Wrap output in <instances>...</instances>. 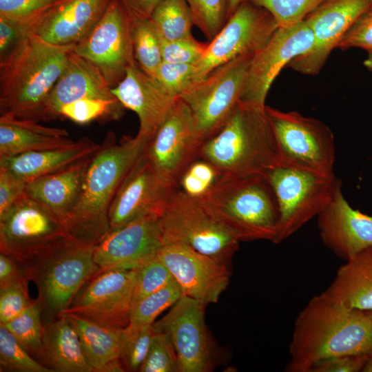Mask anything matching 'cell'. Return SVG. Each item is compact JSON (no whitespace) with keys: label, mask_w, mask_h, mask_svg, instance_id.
I'll list each match as a JSON object with an SVG mask.
<instances>
[{"label":"cell","mask_w":372,"mask_h":372,"mask_svg":"<svg viewBox=\"0 0 372 372\" xmlns=\"http://www.w3.org/2000/svg\"><path fill=\"white\" fill-rule=\"evenodd\" d=\"M65 315L75 327L94 372L125 371L120 359L124 329L103 326L75 314Z\"/></svg>","instance_id":"obj_29"},{"label":"cell","mask_w":372,"mask_h":372,"mask_svg":"<svg viewBox=\"0 0 372 372\" xmlns=\"http://www.w3.org/2000/svg\"><path fill=\"white\" fill-rule=\"evenodd\" d=\"M177 188L159 176L144 151L114 198L108 215L110 231L146 216L159 214Z\"/></svg>","instance_id":"obj_19"},{"label":"cell","mask_w":372,"mask_h":372,"mask_svg":"<svg viewBox=\"0 0 372 372\" xmlns=\"http://www.w3.org/2000/svg\"><path fill=\"white\" fill-rule=\"evenodd\" d=\"M1 369L21 372H51L52 369L34 360L28 351L3 326H0Z\"/></svg>","instance_id":"obj_38"},{"label":"cell","mask_w":372,"mask_h":372,"mask_svg":"<svg viewBox=\"0 0 372 372\" xmlns=\"http://www.w3.org/2000/svg\"><path fill=\"white\" fill-rule=\"evenodd\" d=\"M135 270L132 305L175 280L158 254Z\"/></svg>","instance_id":"obj_41"},{"label":"cell","mask_w":372,"mask_h":372,"mask_svg":"<svg viewBox=\"0 0 372 372\" xmlns=\"http://www.w3.org/2000/svg\"><path fill=\"white\" fill-rule=\"evenodd\" d=\"M116 98L100 70L72 51L65 70L48 97L45 121L60 118L61 109L66 104L83 99Z\"/></svg>","instance_id":"obj_25"},{"label":"cell","mask_w":372,"mask_h":372,"mask_svg":"<svg viewBox=\"0 0 372 372\" xmlns=\"http://www.w3.org/2000/svg\"><path fill=\"white\" fill-rule=\"evenodd\" d=\"M249 1L266 9L272 15L278 28H287L303 21L324 0Z\"/></svg>","instance_id":"obj_42"},{"label":"cell","mask_w":372,"mask_h":372,"mask_svg":"<svg viewBox=\"0 0 372 372\" xmlns=\"http://www.w3.org/2000/svg\"><path fill=\"white\" fill-rule=\"evenodd\" d=\"M139 371L180 372L176 351L165 333L155 331L149 349Z\"/></svg>","instance_id":"obj_43"},{"label":"cell","mask_w":372,"mask_h":372,"mask_svg":"<svg viewBox=\"0 0 372 372\" xmlns=\"http://www.w3.org/2000/svg\"><path fill=\"white\" fill-rule=\"evenodd\" d=\"M198 199L214 220L239 242L266 240L276 243L279 207L266 175H222Z\"/></svg>","instance_id":"obj_5"},{"label":"cell","mask_w":372,"mask_h":372,"mask_svg":"<svg viewBox=\"0 0 372 372\" xmlns=\"http://www.w3.org/2000/svg\"><path fill=\"white\" fill-rule=\"evenodd\" d=\"M42 305L39 299L20 315L3 325L29 352L43 355L44 328L41 324Z\"/></svg>","instance_id":"obj_35"},{"label":"cell","mask_w":372,"mask_h":372,"mask_svg":"<svg viewBox=\"0 0 372 372\" xmlns=\"http://www.w3.org/2000/svg\"><path fill=\"white\" fill-rule=\"evenodd\" d=\"M125 108L134 112L139 121L137 136L147 143L164 122L179 97L169 94L134 61L123 79L112 88Z\"/></svg>","instance_id":"obj_22"},{"label":"cell","mask_w":372,"mask_h":372,"mask_svg":"<svg viewBox=\"0 0 372 372\" xmlns=\"http://www.w3.org/2000/svg\"><path fill=\"white\" fill-rule=\"evenodd\" d=\"M338 48H359L372 52V9L364 13L347 31Z\"/></svg>","instance_id":"obj_48"},{"label":"cell","mask_w":372,"mask_h":372,"mask_svg":"<svg viewBox=\"0 0 372 372\" xmlns=\"http://www.w3.org/2000/svg\"><path fill=\"white\" fill-rule=\"evenodd\" d=\"M282 164L320 172H333L334 136L322 121L298 112L266 106Z\"/></svg>","instance_id":"obj_11"},{"label":"cell","mask_w":372,"mask_h":372,"mask_svg":"<svg viewBox=\"0 0 372 372\" xmlns=\"http://www.w3.org/2000/svg\"><path fill=\"white\" fill-rule=\"evenodd\" d=\"M76 45H55L29 32L0 59V112L45 121V104Z\"/></svg>","instance_id":"obj_3"},{"label":"cell","mask_w":372,"mask_h":372,"mask_svg":"<svg viewBox=\"0 0 372 372\" xmlns=\"http://www.w3.org/2000/svg\"><path fill=\"white\" fill-rule=\"evenodd\" d=\"M194 71V64L163 61L154 79L169 94L179 97L193 83Z\"/></svg>","instance_id":"obj_46"},{"label":"cell","mask_w":372,"mask_h":372,"mask_svg":"<svg viewBox=\"0 0 372 372\" xmlns=\"http://www.w3.org/2000/svg\"><path fill=\"white\" fill-rule=\"evenodd\" d=\"M245 0H227V17L236 11L238 7Z\"/></svg>","instance_id":"obj_54"},{"label":"cell","mask_w":372,"mask_h":372,"mask_svg":"<svg viewBox=\"0 0 372 372\" xmlns=\"http://www.w3.org/2000/svg\"><path fill=\"white\" fill-rule=\"evenodd\" d=\"M147 142L136 136L117 141L109 131L91 156L78 200L64 221L73 241L95 246L109 232V210L123 180Z\"/></svg>","instance_id":"obj_2"},{"label":"cell","mask_w":372,"mask_h":372,"mask_svg":"<svg viewBox=\"0 0 372 372\" xmlns=\"http://www.w3.org/2000/svg\"><path fill=\"white\" fill-rule=\"evenodd\" d=\"M222 174L210 162L199 157L181 175L178 188L193 198L203 197L216 183Z\"/></svg>","instance_id":"obj_40"},{"label":"cell","mask_w":372,"mask_h":372,"mask_svg":"<svg viewBox=\"0 0 372 372\" xmlns=\"http://www.w3.org/2000/svg\"><path fill=\"white\" fill-rule=\"evenodd\" d=\"M316 218L322 242L339 258L347 261L372 246V216L353 209L342 189Z\"/></svg>","instance_id":"obj_23"},{"label":"cell","mask_w":372,"mask_h":372,"mask_svg":"<svg viewBox=\"0 0 372 372\" xmlns=\"http://www.w3.org/2000/svg\"><path fill=\"white\" fill-rule=\"evenodd\" d=\"M372 323L366 311L338 303L323 293L297 316L289 345V372H309L324 360L370 353Z\"/></svg>","instance_id":"obj_1"},{"label":"cell","mask_w":372,"mask_h":372,"mask_svg":"<svg viewBox=\"0 0 372 372\" xmlns=\"http://www.w3.org/2000/svg\"><path fill=\"white\" fill-rule=\"evenodd\" d=\"M371 8V0H324L304 20L313 33L312 49L287 67L303 74H318L347 31Z\"/></svg>","instance_id":"obj_17"},{"label":"cell","mask_w":372,"mask_h":372,"mask_svg":"<svg viewBox=\"0 0 372 372\" xmlns=\"http://www.w3.org/2000/svg\"><path fill=\"white\" fill-rule=\"evenodd\" d=\"M366 313L369 316V318H370V320L371 321V323H372V310L366 311Z\"/></svg>","instance_id":"obj_57"},{"label":"cell","mask_w":372,"mask_h":372,"mask_svg":"<svg viewBox=\"0 0 372 372\" xmlns=\"http://www.w3.org/2000/svg\"><path fill=\"white\" fill-rule=\"evenodd\" d=\"M160 37L172 41L192 37V14L186 0H162L150 17Z\"/></svg>","instance_id":"obj_32"},{"label":"cell","mask_w":372,"mask_h":372,"mask_svg":"<svg viewBox=\"0 0 372 372\" xmlns=\"http://www.w3.org/2000/svg\"><path fill=\"white\" fill-rule=\"evenodd\" d=\"M163 238L159 214L110 231L94 249L99 271L136 269L158 255Z\"/></svg>","instance_id":"obj_21"},{"label":"cell","mask_w":372,"mask_h":372,"mask_svg":"<svg viewBox=\"0 0 372 372\" xmlns=\"http://www.w3.org/2000/svg\"><path fill=\"white\" fill-rule=\"evenodd\" d=\"M369 356V353L335 356L319 362L309 372H362Z\"/></svg>","instance_id":"obj_49"},{"label":"cell","mask_w":372,"mask_h":372,"mask_svg":"<svg viewBox=\"0 0 372 372\" xmlns=\"http://www.w3.org/2000/svg\"><path fill=\"white\" fill-rule=\"evenodd\" d=\"M67 0H0V17L32 25L54 7Z\"/></svg>","instance_id":"obj_44"},{"label":"cell","mask_w":372,"mask_h":372,"mask_svg":"<svg viewBox=\"0 0 372 372\" xmlns=\"http://www.w3.org/2000/svg\"><path fill=\"white\" fill-rule=\"evenodd\" d=\"M313 36L304 21L278 28L267 43L252 57L241 101L266 106L271 85L282 69L295 58L308 53Z\"/></svg>","instance_id":"obj_18"},{"label":"cell","mask_w":372,"mask_h":372,"mask_svg":"<svg viewBox=\"0 0 372 372\" xmlns=\"http://www.w3.org/2000/svg\"><path fill=\"white\" fill-rule=\"evenodd\" d=\"M19 262L11 256L0 253V288L26 277L19 266Z\"/></svg>","instance_id":"obj_53"},{"label":"cell","mask_w":372,"mask_h":372,"mask_svg":"<svg viewBox=\"0 0 372 372\" xmlns=\"http://www.w3.org/2000/svg\"><path fill=\"white\" fill-rule=\"evenodd\" d=\"M44 327L43 355L53 371L94 372L79 334L68 316L60 315Z\"/></svg>","instance_id":"obj_31"},{"label":"cell","mask_w":372,"mask_h":372,"mask_svg":"<svg viewBox=\"0 0 372 372\" xmlns=\"http://www.w3.org/2000/svg\"><path fill=\"white\" fill-rule=\"evenodd\" d=\"M278 26L265 8L245 0L229 17L195 64L194 81L238 56L254 54L271 38Z\"/></svg>","instance_id":"obj_12"},{"label":"cell","mask_w":372,"mask_h":372,"mask_svg":"<svg viewBox=\"0 0 372 372\" xmlns=\"http://www.w3.org/2000/svg\"><path fill=\"white\" fill-rule=\"evenodd\" d=\"M371 9H372V0H371Z\"/></svg>","instance_id":"obj_58"},{"label":"cell","mask_w":372,"mask_h":372,"mask_svg":"<svg viewBox=\"0 0 372 372\" xmlns=\"http://www.w3.org/2000/svg\"><path fill=\"white\" fill-rule=\"evenodd\" d=\"M194 24L211 41L227 21V0H186Z\"/></svg>","instance_id":"obj_39"},{"label":"cell","mask_w":372,"mask_h":372,"mask_svg":"<svg viewBox=\"0 0 372 372\" xmlns=\"http://www.w3.org/2000/svg\"><path fill=\"white\" fill-rule=\"evenodd\" d=\"M207 45L193 36L172 41L161 37L162 59L167 63L195 65L203 56Z\"/></svg>","instance_id":"obj_45"},{"label":"cell","mask_w":372,"mask_h":372,"mask_svg":"<svg viewBox=\"0 0 372 372\" xmlns=\"http://www.w3.org/2000/svg\"><path fill=\"white\" fill-rule=\"evenodd\" d=\"M32 25L0 17V58L5 56L27 34Z\"/></svg>","instance_id":"obj_51"},{"label":"cell","mask_w":372,"mask_h":372,"mask_svg":"<svg viewBox=\"0 0 372 372\" xmlns=\"http://www.w3.org/2000/svg\"><path fill=\"white\" fill-rule=\"evenodd\" d=\"M66 130L41 125L11 114L0 116V156L59 149L73 145Z\"/></svg>","instance_id":"obj_28"},{"label":"cell","mask_w":372,"mask_h":372,"mask_svg":"<svg viewBox=\"0 0 372 372\" xmlns=\"http://www.w3.org/2000/svg\"><path fill=\"white\" fill-rule=\"evenodd\" d=\"M267 176L279 207L276 243L287 239L317 217L342 189V182L333 172H320L282 164Z\"/></svg>","instance_id":"obj_7"},{"label":"cell","mask_w":372,"mask_h":372,"mask_svg":"<svg viewBox=\"0 0 372 372\" xmlns=\"http://www.w3.org/2000/svg\"><path fill=\"white\" fill-rule=\"evenodd\" d=\"M90 158L28 181L25 194L64 223L78 200Z\"/></svg>","instance_id":"obj_27"},{"label":"cell","mask_w":372,"mask_h":372,"mask_svg":"<svg viewBox=\"0 0 372 372\" xmlns=\"http://www.w3.org/2000/svg\"><path fill=\"white\" fill-rule=\"evenodd\" d=\"M364 65L370 71H372V52H368L367 58L364 61Z\"/></svg>","instance_id":"obj_56"},{"label":"cell","mask_w":372,"mask_h":372,"mask_svg":"<svg viewBox=\"0 0 372 372\" xmlns=\"http://www.w3.org/2000/svg\"><path fill=\"white\" fill-rule=\"evenodd\" d=\"M159 218L163 245H185L229 266L240 242L214 220L198 198L177 188Z\"/></svg>","instance_id":"obj_8"},{"label":"cell","mask_w":372,"mask_h":372,"mask_svg":"<svg viewBox=\"0 0 372 372\" xmlns=\"http://www.w3.org/2000/svg\"><path fill=\"white\" fill-rule=\"evenodd\" d=\"M201 145L192 112L178 98L145 152L159 176L178 187L184 171L199 158Z\"/></svg>","instance_id":"obj_16"},{"label":"cell","mask_w":372,"mask_h":372,"mask_svg":"<svg viewBox=\"0 0 372 372\" xmlns=\"http://www.w3.org/2000/svg\"><path fill=\"white\" fill-rule=\"evenodd\" d=\"M322 293L349 308L372 310V246L346 261Z\"/></svg>","instance_id":"obj_30"},{"label":"cell","mask_w":372,"mask_h":372,"mask_svg":"<svg viewBox=\"0 0 372 372\" xmlns=\"http://www.w3.org/2000/svg\"><path fill=\"white\" fill-rule=\"evenodd\" d=\"M253 56H240L216 68L179 96L192 112L202 144L222 128L240 101Z\"/></svg>","instance_id":"obj_9"},{"label":"cell","mask_w":372,"mask_h":372,"mask_svg":"<svg viewBox=\"0 0 372 372\" xmlns=\"http://www.w3.org/2000/svg\"><path fill=\"white\" fill-rule=\"evenodd\" d=\"M183 295L180 287L174 280L144 297L132 305L129 325L154 324L158 316L166 309L172 307Z\"/></svg>","instance_id":"obj_36"},{"label":"cell","mask_w":372,"mask_h":372,"mask_svg":"<svg viewBox=\"0 0 372 372\" xmlns=\"http://www.w3.org/2000/svg\"><path fill=\"white\" fill-rule=\"evenodd\" d=\"M136 270L99 271L81 287L62 314H75L103 326L125 329L130 322Z\"/></svg>","instance_id":"obj_15"},{"label":"cell","mask_w":372,"mask_h":372,"mask_svg":"<svg viewBox=\"0 0 372 372\" xmlns=\"http://www.w3.org/2000/svg\"><path fill=\"white\" fill-rule=\"evenodd\" d=\"M362 372H372V351L369 353L368 360L363 369Z\"/></svg>","instance_id":"obj_55"},{"label":"cell","mask_w":372,"mask_h":372,"mask_svg":"<svg viewBox=\"0 0 372 372\" xmlns=\"http://www.w3.org/2000/svg\"><path fill=\"white\" fill-rule=\"evenodd\" d=\"M31 303L25 278L0 288L1 324H5L17 317Z\"/></svg>","instance_id":"obj_47"},{"label":"cell","mask_w":372,"mask_h":372,"mask_svg":"<svg viewBox=\"0 0 372 372\" xmlns=\"http://www.w3.org/2000/svg\"><path fill=\"white\" fill-rule=\"evenodd\" d=\"M74 52L101 72L112 88L135 61L131 21L118 0H110L103 16L74 47Z\"/></svg>","instance_id":"obj_13"},{"label":"cell","mask_w":372,"mask_h":372,"mask_svg":"<svg viewBox=\"0 0 372 372\" xmlns=\"http://www.w3.org/2000/svg\"><path fill=\"white\" fill-rule=\"evenodd\" d=\"M94 249L69 239L25 264V276L36 282L38 299L50 316L68 309L81 287L99 271Z\"/></svg>","instance_id":"obj_6"},{"label":"cell","mask_w":372,"mask_h":372,"mask_svg":"<svg viewBox=\"0 0 372 372\" xmlns=\"http://www.w3.org/2000/svg\"><path fill=\"white\" fill-rule=\"evenodd\" d=\"M155 331L154 324L128 325L124 337L120 359L126 371H139L147 355Z\"/></svg>","instance_id":"obj_37"},{"label":"cell","mask_w":372,"mask_h":372,"mask_svg":"<svg viewBox=\"0 0 372 372\" xmlns=\"http://www.w3.org/2000/svg\"><path fill=\"white\" fill-rule=\"evenodd\" d=\"M131 38L136 62L154 79L163 59L161 37L152 19L131 21Z\"/></svg>","instance_id":"obj_33"},{"label":"cell","mask_w":372,"mask_h":372,"mask_svg":"<svg viewBox=\"0 0 372 372\" xmlns=\"http://www.w3.org/2000/svg\"><path fill=\"white\" fill-rule=\"evenodd\" d=\"M100 145L83 137L67 147L28 152L0 156V168L28 182L38 177L62 170L92 156Z\"/></svg>","instance_id":"obj_26"},{"label":"cell","mask_w":372,"mask_h":372,"mask_svg":"<svg viewBox=\"0 0 372 372\" xmlns=\"http://www.w3.org/2000/svg\"><path fill=\"white\" fill-rule=\"evenodd\" d=\"M199 157L222 175L267 176L282 165L266 106L240 101L222 128L202 144Z\"/></svg>","instance_id":"obj_4"},{"label":"cell","mask_w":372,"mask_h":372,"mask_svg":"<svg viewBox=\"0 0 372 372\" xmlns=\"http://www.w3.org/2000/svg\"><path fill=\"white\" fill-rule=\"evenodd\" d=\"M26 182L0 168V216L25 194Z\"/></svg>","instance_id":"obj_50"},{"label":"cell","mask_w":372,"mask_h":372,"mask_svg":"<svg viewBox=\"0 0 372 372\" xmlns=\"http://www.w3.org/2000/svg\"><path fill=\"white\" fill-rule=\"evenodd\" d=\"M124 109L116 98L83 99L63 105L60 111V118L70 119L80 125L94 121L106 122L119 119Z\"/></svg>","instance_id":"obj_34"},{"label":"cell","mask_w":372,"mask_h":372,"mask_svg":"<svg viewBox=\"0 0 372 372\" xmlns=\"http://www.w3.org/2000/svg\"><path fill=\"white\" fill-rule=\"evenodd\" d=\"M70 239L64 223L25 194L0 216V250L25 264Z\"/></svg>","instance_id":"obj_10"},{"label":"cell","mask_w":372,"mask_h":372,"mask_svg":"<svg viewBox=\"0 0 372 372\" xmlns=\"http://www.w3.org/2000/svg\"><path fill=\"white\" fill-rule=\"evenodd\" d=\"M205 307L183 295L154 323V330L165 333L171 341L180 372H209L216 364V347L205 322Z\"/></svg>","instance_id":"obj_14"},{"label":"cell","mask_w":372,"mask_h":372,"mask_svg":"<svg viewBox=\"0 0 372 372\" xmlns=\"http://www.w3.org/2000/svg\"><path fill=\"white\" fill-rule=\"evenodd\" d=\"M110 1L67 0L39 19L30 32L52 45H76L99 21Z\"/></svg>","instance_id":"obj_24"},{"label":"cell","mask_w":372,"mask_h":372,"mask_svg":"<svg viewBox=\"0 0 372 372\" xmlns=\"http://www.w3.org/2000/svg\"><path fill=\"white\" fill-rule=\"evenodd\" d=\"M130 21L149 19L162 0H118Z\"/></svg>","instance_id":"obj_52"},{"label":"cell","mask_w":372,"mask_h":372,"mask_svg":"<svg viewBox=\"0 0 372 372\" xmlns=\"http://www.w3.org/2000/svg\"><path fill=\"white\" fill-rule=\"evenodd\" d=\"M158 256L183 294L205 306L217 302L229 283V265L187 245L165 244Z\"/></svg>","instance_id":"obj_20"}]
</instances>
